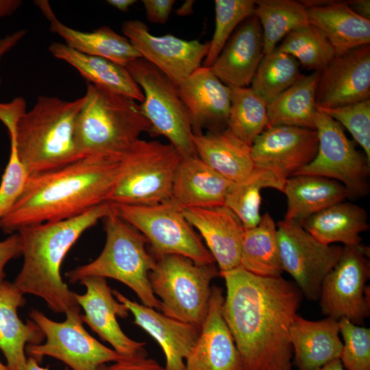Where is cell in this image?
Masks as SVG:
<instances>
[{
  "instance_id": "cell-1",
  "label": "cell",
  "mask_w": 370,
  "mask_h": 370,
  "mask_svg": "<svg viewBox=\"0 0 370 370\" xmlns=\"http://www.w3.org/2000/svg\"><path fill=\"white\" fill-rule=\"evenodd\" d=\"M220 275L226 286L223 314L243 370H293L290 328L302 298L299 288L241 266Z\"/></svg>"
},
{
  "instance_id": "cell-2",
  "label": "cell",
  "mask_w": 370,
  "mask_h": 370,
  "mask_svg": "<svg viewBox=\"0 0 370 370\" xmlns=\"http://www.w3.org/2000/svg\"><path fill=\"white\" fill-rule=\"evenodd\" d=\"M123 156H84L62 167L29 175L24 190L0 219L5 234L21 227L79 215L106 201L122 169Z\"/></svg>"
},
{
  "instance_id": "cell-3",
  "label": "cell",
  "mask_w": 370,
  "mask_h": 370,
  "mask_svg": "<svg viewBox=\"0 0 370 370\" xmlns=\"http://www.w3.org/2000/svg\"><path fill=\"white\" fill-rule=\"evenodd\" d=\"M114 211L104 201L76 217L21 227L23 263L14 284L23 293L42 298L56 313L82 319L75 292L62 280L60 267L71 247L88 229Z\"/></svg>"
},
{
  "instance_id": "cell-4",
  "label": "cell",
  "mask_w": 370,
  "mask_h": 370,
  "mask_svg": "<svg viewBox=\"0 0 370 370\" xmlns=\"http://www.w3.org/2000/svg\"><path fill=\"white\" fill-rule=\"evenodd\" d=\"M85 100V95L73 101L40 96L21 118L16 145L29 175L56 169L83 157L76 145L75 129Z\"/></svg>"
},
{
  "instance_id": "cell-5",
  "label": "cell",
  "mask_w": 370,
  "mask_h": 370,
  "mask_svg": "<svg viewBox=\"0 0 370 370\" xmlns=\"http://www.w3.org/2000/svg\"><path fill=\"white\" fill-rule=\"evenodd\" d=\"M85 102L75 123V138L84 157L124 156L151 125L132 98L87 83Z\"/></svg>"
},
{
  "instance_id": "cell-6",
  "label": "cell",
  "mask_w": 370,
  "mask_h": 370,
  "mask_svg": "<svg viewBox=\"0 0 370 370\" xmlns=\"http://www.w3.org/2000/svg\"><path fill=\"white\" fill-rule=\"evenodd\" d=\"M106 239L99 256L93 261L66 273L71 284L86 277L112 278L130 288L145 306L162 312V304L153 294L149 273L156 258L146 247L147 238L114 211L103 219Z\"/></svg>"
},
{
  "instance_id": "cell-7",
  "label": "cell",
  "mask_w": 370,
  "mask_h": 370,
  "mask_svg": "<svg viewBox=\"0 0 370 370\" xmlns=\"http://www.w3.org/2000/svg\"><path fill=\"white\" fill-rule=\"evenodd\" d=\"M219 275L215 263L198 264L182 256L168 254L156 258L149 279L163 314L201 330L209 308L210 283Z\"/></svg>"
},
{
  "instance_id": "cell-8",
  "label": "cell",
  "mask_w": 370,
  "mask_h": 370,
  "mask_svg": "<svg viewBox=\"0 0 370 370\" xmlns=\"http://www.w3.org/2000/svg\"><path fill=\"white\" fill-rule=\"evenodd\" d=\"M182 156L170 143L139 139L123 156L121 173L106 201L148 206L171 199Z\"/></svg>"
},
{
  "instance_id": "cell-9",
  "label": "cell",
  "mask_w": 370,
  "mask_h": 370,
  "mask_svg": "<svg viewBox=\"0 0 370 370\" xmlns=\"http://www.w3.org/2000/svg\"><path fill=\"white\" fill-rule=\"evenodd\" d=\"M125 68L143 92L140 108L151 125L149 134L166 138L182 157L197 155L191 124L176 85L143 58Z\"/></svg>"
},
{
  "instance_id": "cell-10",
  "label": "cell",
  "mask_w": 370,
  "mask_h": 370,
  "mask_svg": "<svg viewBox=\"0 0 370 370\" xmlns=\"http://www.w3.org/2000/svg\"><path fill=\"white\" fill-rule=\"evenodd\" d=\"M116 213L147 238L155 258L176 254L198 264L214 259L172 199L148 206L114 204Z\"/></svg>"
},
{
  "instance_id": "cell-11",
  "label": "cell",
  "mask_w": 370,
  "mask_h": 370,
  "mask_svg": "<svg viewBox=\"0 0 370 370\" xmlns=\"http://www.w3.org/2000/svg\"><path fill=\"white\" fill-rule=\"evenodd\" d=\"M369 248L362 243L343 247L321 284L319 299L324 315L336 321L345 318L358 325L369 317Z\"/></svg>"
},
{
  "instance_id": "cell-12",
  "label": "cell",
  "mask_w": 370,
  "mask_h": 370,
  "mask_svg": "<svg viewBox=\"0 0 370 370\" xmlns=\"http://www.w3.org/2000/svg\"><path fill=\"white\" fill-rule=\"evenodd\" d=\"M276 225L283 271L292 276L308 299H319L322 282L338 261L343 247L319 242L297 221L284 219Z\"/></svg>"
},
{
  "instance_id": "cell-13",
  "label": "cell",
  "mask_w": 370,
  "mask_h": 370,
  "mask_svg": "<svg viewBox=\"0 0 370 370\" xmlns=\"http://www.w3.org/2000/svg\"><path fill=\"white\" fill-rule=\"evenodd\" d=\"M29 317L46 338L45 343L28 344L25 347L28 356L38 362L47 356L64 362L73 370H99L101 366L121 358L115 350L92 337L84 329L82 319L66 318L57 322L34 308Z\"/></svg>"
},
{
  "instance_id": "cell-14",
  "label": "cell",
  "mask_w": 370,
  "mask_h": 370,
  "mask_svg": "<svg viewBox=\"0 0 370 370\" xmlns=\"http://www.w3.org/2000/svg\"><path fill=\"white\" fill-rule=\"evenodd\" d=\"M318 151L313 160L297 175L327 177L341 183L349 197H363L369 190V162L356 149L347 137L343 126L328 115L321 112L317 116Z\"/></svg>"
},
{
  "instance_id": "cell-15",
  "label": "cell",
  "mask_w": 370,
  "mask_h": 370,
  "mask_svg": "<svg viewBox=\"0 0 370 370\" xmlns=\"http://www.w3.org/2000/svg\"><path fill=\"white\" fill-rule=\"evenodd\" d=\"M122 32L141 58L164 73L175 85L201 66L210 41L186 40L171 34L156 36L140 20H128Z\"/></svg>"
},
{
  "instance_id": "cell-16",
  "label": "cell",
  "mask_w": 370,
  "mask_h": 370,
  "mask_svg": "<svg viewBox=\"0 0 370 370\" xmlns=\"http://www.w3.org/2000/svg\"><path fill=\"white\" fill-rule=\"evenodd\" d=\"M318 146L316 129L269 126L254 141L251 158L255 166L269 169L286 180L313 160Z\"/></svg>"
},
{
  "instance_id": "cell-17",
  "label": "cell",
  "mask_w": 370,
  "mask_h": 370,
  "mask_svg": "<svg viewBox=\"0 0 370 370\" xmlns=\"http://www.w3.org/2000/svg\"><path fill=\"white\" fill-rule=\"evenodd\" d=\"M369 98V44L336 56L319 73L316 91L317 106L342 107Z\"/></svg>"
},
{
  "instance_id": "cell-18",
  "label": "cell",
  "mask_w": 370,
  "mask_h": 370,
  "mask_svg": "<svg viewBox=\"0 0 370 370\" xmlns=\"http://www.w3.org/2000/svg\"><path fill=\"white\" fill-rule=\"evenodd\" d=\"M79 283L86 288L83 295L75 294L76 301L84 311L82 314L83 323L109 343L121 356H132L145 351V342L132 340L121 330L116 317L126 318L130 311L114 298L106 278L86 277Z\"/></svg>"
},
{
  "instance_id": "cell-19",
  "label": "cell",
  "mask_w": 370,
  "mask_h": 370,
  "mask_svg": "<svg viewBox=\"0 0 370 370\" xmlns=\"http://www.w3.org/2000/svg\"><path fill=\"white\" fill-rule=\"evenodd\" d=\"M189 117L193 134L227 128L231 89L210 68L201 66L176 84Z\"/></svg>"
},
{
  "instance_id": "cell-20",
  "label": "cell",
  "mask_w": 370,
  "mask_h": 370,
  "mask_svg": "<svg viewBox=\"0 0 370 370\" xmlns=\"http://www.w3.org/2000/svg\"><path fill=\"white\" fill-rule=\"evenodd\" d=\"M221 288L213 286L199 338L185 360V370H243L239 354L225 321Z\"/></svg>"
},
{
  "instance_id": "cell-21",
  "label": "cell",
  "mask_w": 370,
  "mask_h": 370,
  "mask_svg": "<svg viewBox=\"0 0 370 370\" xmlns=\"http://www.w3.org/2000/svg\"><path fill=\"white\" fill-rule=\"evenodd\" d=\"M183 213L205 241L220 275L241 266L245 227L228 208H189L183 209Z\"/></svg>"
},
{
  "instance_id": "cell-22",
  "label": "cell",
  "mask_w": 370,
  "mask_h": 370,
  "mask_svg": "<svg viewBox=\"0 0 370 370\" xmlns=\"http://www.w3.org/2000/svg\"><path fill=\"white\" fill-rule=\"evenodd\" d=\"M112 294L133 314L134 323L160 345L166 358L165 370H185V360L195 345L200 330L190 323L132 301L116 290H112Z\"/></svg>"
},
{
  "instance_id": "cell-23",
  "label": "cell",
  "mask_w": 370,
  "mask_h": 370,
  "mask_svg": "<svg viewBox=\"0 0 370 370\" xmlns=\"http://www.w3.org/2000/svg\"><path fill=\"white\" fill-rule=\"evenodd\" d=\"M264 56L262 28L254 14L236 28L210 69L230 88L249 87Z\"/></svg>"
},
{
  "instance_id": "cell-24",
  "label": "cell",
  "mask_w": 370,
  "mask_h": 370,
  "mask_svg": "<svg viewBox=\"0 0 370 370\" xmlns=\"http://www.w3.org/2000/svg\"><path fill=\"white\" fill-rule=\"evenodd\" d=\"M233 183L197 155L182 157L174 176L171 199L182 209L225 206Z\"/></svg>"
},
{
  "instance_id": "cell-25",
  "label": "cell",
  "mask_w": 370,
  "mask_h": 370,
  "mask_svg": "<svg viewBox=\"0 0 370 370\" xmlns=\"http://www.w3.org/2000/svg\"><path fill=\"white\" fill-rule=\"evenodd\" d=\"M24 294L10 282H0V349L9 370H24L28 344L42 343L45 335L32 320L24 323L17 310L25 305Z\"/></svg>"
},
{
  "instance_id": "cell-26",
  "label": "cell",
  "mask_w": 370,
  "mask_h": 370,
  "mask_svg": "<svg viewBox=\"0 0 370 370\" xmlns=\"http://www.w3.org/2000/svg\"><path fill=\"white\" fill-rule=\"evenodd\" d=\"M35 4L49 23L51 32L59 35L65 45L87 55L106 58L125 66L141 58L129 40L108 26H101L92 32H82L62 23L55 15L48 1H36Z\"/></svg>"
},
{
  "instance_id": "cell-27",
  "label": "cell",
  "mask_w": 370,
  "mask_h": 370,
  "mask_svg": "<svg viewBox=\"0 0 370 370\" xmlns=\"http://www.w3.org/2000/svg\"><path fill=\"white\" fill-rule=\"evenodd\" d=\"M338 321L327 317L309 321L297 314L290 328L294 364L297 370H317L340 359L343 343Z\"/></svg>"
},
{
  "instance_id": "cell-28",
  "label": "cell",
  "mask_w": 370,
  "mask_h": 370,
  "mask_svg": "<svg viewBox=\"0 0 370 370\" xmlns=\"http://www.w3.org/2000/svg\"><path fill=\"white\" fill-rule=\"evenodd\" d=\"M193 142L197 156L232 182L246 178L255 166L251 147L227 128L193 134Z\"/></svg>"
},
{
  "instance_id": "cell-29",
  "label": "cell",
  "mask_w": 370,
  "mask_h": 370,
  "mask_svg": "<svg viewBox=\"0 0 370 370\" xmlns=\"http://www.w3.org/2000/svg\"><path fill=\"white\" fill-rule=\"evenodd\" d=\"M306 8L310 24L324 34L336 56L370 43V20L357 14L347 1Z\"/></svg>"
},
{
  "instance_id": "cell-30",
  "label": "cell",
  "mask_w": 370,
  "mask_h": 370,
  "mask_svg": "<svg viewBox=\"0 0 370 370\" xmlns=\"http://www.w3.org/2000/svg\"><path fill=\"white\" fill-rule=\"evenodd\" d=\"M50 53L73 66L88 83L134 99L140 103L144 95L125 66L106 58L78 52L65 44L53 42Z\"/></svg>"
},
{
  "instance_id": "cell-31",
  "label": "cell",
  "mask_w": 370,
  "mask_h": 370,
  "mask_svg": "<svg viewBox=\"0 0 370 370\" xmlns=\"http://www.w3.org/2000/svg\"><path fill=\"white\" fill-rule=\"evenodd\" d=\"M282 193L286 196L288 206L284 219L300 223L349 197L347 188L339 182L310 175L286 179Z\"/></svg>"
},
{
  "instance_id": "cell-32",
  "label": "cell",
  "mask_w": 370,
  "mask_h": 370,
  "mask_svg": "<svg viewBox=\"0 0 370 370\" xmlns=\"http://www.w3.org/2000/svg\"><path fill=\"white\" fill-rule=\"evenodd\" d=\"M304 228L325 245L361 243V232L369 230L366 210L352 203L341 201L311 215L301 222Z\"/></svg>"
},
{
  "instance_id": "cell-33",
  "label": "cell",
  "mask_w": 370,
  "mask_h": 370,
  "mask_svg": "<svg viewBox=\"0 0 370 370\" xmlns=\"http://www.w3.org/2000/svg\"><path fill=\"white\" fill-rule=\"evenodd\" d=\"M319 73L303 75L267 104L268 127L288 125L315 129L319 113L316 91Z\"/></svg>"
},
{
  "instance_id": "cell-34",
  "label": "cell",
  "mask_w": 370,
  "mask_h": 370,
  "mask_svg": "<svg viewBox=\"0 0 370 370\" xmlns=\"http://www.w3.org/2000/svg\"><path fill=\"white\" fill-rule=\"evenodd\" d=\"M241 267L260 277H280L281 264L277 225L269 212L261 216L255 227L245 229L243 238Z\"/></svg>"
},
{
  "instance_id": "cell-35",
  "label": "cell",
  "mask_w": 370,
  "mask_h": 370,
  "mask_svg": "<svg viewBox=\"0 0 370 370\" xmlns=\"http://www.w3.org/2000/svg\"><path fill=\"white\" fill-rule=\"evenodd\" d=\"M285 181L273 171L255 166L246 178L232 184L225 206L240 219L245 229L255 227L261 219L260 191L271 188L283 192Z\"/></svg>"
},
{
  "instance_id": "cell-36",
  "label": "cell",
  "mask_w": 370,
  "mask_h": 370,
  "mask_svg": "<svg viewBox=\"0 0 370 370\" xmlns=\"http://www.w3.org/2000/svg\"><path fill=\"white\" fill-rule=\"evenodd\" d=\"M254 15L261 25L264 54L271 52L292 31L310 24L306 7L293 0L255 1Z\"/></svg>"
},
{
  "instance_id": "cell-37",
  "label": "cell",
  "mask_w": 370,
  "mask_h": 370,
  "mask_svg": "<svg viewBox=\"0 0 370 370\" xmlns=\"http://www.w3.org/2000/svg\"><path fill=\"white\" fill-rule=\"evenodd\" d=\"M230 89L227 128L251 147L255 139L268 127L267 103L250 87Z\"/></svg>"
},
{
  "instance_id": "cell-38",
  "label": "cell",
  "mask_w": 370,
  "mask_h": 370,
  "mask_svg": "<svg viewBox=\"0 0 370 370\" xmlns=\"http://www.w3.org/2000/svg\"><path fill=\"white\" fill-rule=\"evenodd\" d=\"M301 76L298 61L276 47L262 58L250 88L268 104Z\"/></svg>"
},
{
  "instance_id": "cell-39",
  "label": "cell",
  "mask_w": 370,
  "mask_h": 370,
  "mask_svg": "<svg viewBox=\"0 0 370 370\" xmlns=\"http://www.w3.org/2000/svg\"><path fill=\"white\" fill-rule=\"evenodd\" d=\"M277 48L295 58L306 69L317 73L336 56L324 34L311 24L290 32Z\"/></svg>"
},
{
  "instance_id": "cell-40",
  "label": "cell",
  "mask_w": 370,
  "mask_h": 370,
  "mask_svg": "<svg viewBox=\"0 0 370 370\" xmlns=\"http://www.w3.org/2000/svg\"><path fill=\"white\" fill-rule=\"evenodd\" d=\"M255 1L215 0V29L201 66L210 68L225 43L245 19L254 14Z\"/></svg>"
},
{
  "instance_id": "cell-41",
  "label": "cell",
  "mask_w": 370,
  "mask_h": 370,
  "mask_svg": "<svg viewBox=\"0 0 370 370\" xmlns=\"http://www.w3.org/2000/svg\"><path fill=\"white\" fill-rule=\"evenodd\" d=\"M343 343L340 360L345 370H370V329L345 318L338 320Z\"/></svg>"
},
{
  "instance_id": "cell-42",
  "label": "cell",
  "mask_w": 370,
  "mask_h": 370,
  "mask_svg": "<svg viewBox=\"0 0 370 370\" xmlns=\"http://www.w3.org/2000/svg\"><path fill=\"white\" fill-rule=\"evenodd\" d=\"M317 109L347 129L370 163V99L337 108L317 106Z\"/></svg>"
},
{
  "instance_id": "cell-43",
  "label": "cell",
  "mask_w": 370,
  "mask_h": 370,
  "mask_svg": "<svg viewBox=\"0 0 370 370\" xmlns=\"http://www.w3.org/2000/svg\"><path fill=\"white\" fill-rule=\"evenodd\" d=\"M10 153L0 184V219L12 208L23 193L29 173L21 162L16 145V131L8 132Z\"/></svg>"
},
{
  "instance_id": "cell-44",
  "label": "cell",
  "mask_w": 370,
  "mask_h": 370,
  "mask_svg": "<svg viewBox=\"0 0 370 370\" xmlns=\"http://www.w3.org/2000/svg\"><path fill=\"white\" fill-rule=\"evenodd\" d=\"M99 370H165L156 360L149 358L146 351L132 356H121L111 365H103Z\"/></svg>"
},
{
  "instance_id": "cell-45",
  "label": "cell",
  "mask_w": 370,
  "mask_h": 370,
  "mask_svg": "<svg viewBox=\"0 0 370 370\" xmlns=\"http://www.w3.org/2000/svg\"><path fill=\"white\" fill-rule=\"evenodd\" d=\"M26 112V101L21 97H17L10 102H0V121L8 131L16 128L19 120Z\"/></svg>"
},
{
  "instance_id": "cell-46",
  "label": "cell",
  "mask_w": 370,
  "mask_h": 370,
  "mask_svg": "<svg viewBox=\"0 0 370 370\" xmlns=\"http://www.w3.org/2000/svg\"><path fill=\"white\" fill-rule=\"evenodd\" d=\"M146 16L151 23L165 24L169 18L174 0H143Z\"/></svg>"
},
{
  "instance_id": "cell-47",
  "label": "cell",
  "mask_w": 370,
  "mask_h": 370,
  "mask_svg": "<svg viewBox=\"0 0 370 370\" xmlns=\"http://www.w3.org/2000/svg\"><path fill=\"white\" fill-rule=\"evenodd\" d=\"M22 255V242L18 233L0 241V282L4 280V267L12 259Z\"/></svg>"
},
{
  "instance_id": "cell-48",
  "label": "cell",
  "mask_w": 370,
  "mask_h": 370,
  "mask_svg": "<svg viewBox=\"0 0 370 370\" xmlns=\"http://www.w3.org/2000/svg\"><path fill=\"white\" fill-rule=\"evenodd\" d=\"M26 29H20L0 38V61L1 58L14 48L26 35ZM1 79L0 76V84Z\"/></svg>"
},
{
  "instance_id": "cell-49",
  "label": "cell",
  "mask_w": 370,
  "mask_h": 370,
  "mask_svg": "<svg viewBox=\"0 0 370 370\" xmlns=\"http://www.w3.org/2000/svg\"><path fill=\"white\" fill-rule=\"evenodd\" d=\"M349 6L359 16L370 20L369 0H351L347 1Z\"/></svg>"
},
{
  "instance_id": "cell-50",
  "label": "cell",
  "mask_w": 370,
  "mask_h": 370,
  "mask_svg": "<svg viewBox=\"0 0 370 370\" xmlns=\"http://www.w3.org/2000/svg\"><path fill=\"white\" fill-rule=\"evenodd\" d=\"M21 3L20 0H0V18L14 13Z\"/></svg>"
},
{
  "instance_id": "cell-51",
  "label": "cell",
  "mask_w": 370,
  "mask_h": 370,
  "mask_svg": "<svg viewBox=\"0 0 370 370\" xmlns=\"http://www.w3.org/2000/svg\"><path fill=\"white\" fill-rule=\"evenodd\" d=\"M136 2L135 0H108L107 3L117 10L125 12Z\"/></svg>"
},
{
  "instance_id": "cell-52",
  "label": "cell",
  "mask_w": 370,
  "mask_h": 370,
  "mask_svg": "<svg viewBox=\"0 0 370 370\" xmlns=\"http://www.w3.org/2000/svg\"><path fill=\"white\" fill-rule=\"evenodd\" d=\"M24 370H49V367H42L38 365V362L31 356H28ZM64 370H69L66 367Z\"/></svg>"
},
{
  "instance_id": "cell-53",
  "label": "cell",
  "mask_w": 370,
  "mask_h": 370,
  "mask_svg": "<svg viewBox=\"0 0 370 370\" xmlns=\"http://www.w3.org/2000/svg\"><path fill=\"white\" fill-rule=\"evenodd\" d=\"M193 1H186L176 11L179 16L190 15L193 12Z\"/></svg>"
},
{
  "instance_id": "cell-54",
  "label": "cell",
  "mask_w": 370,
  "mask_h": 370,
  "mask_svg": "<svg viewBox=\"0 0 370 370\" xmlns=\"http://www.w3.org/2000/svg\"><path fill=\"white\" fill-rule=\"evenodd\" d=\"M317 370H345L340 359H335Z\"/></svg>"
},
{
  "instance_id": "cell-55",
  "label": "cell",
  "mask_w": 370,
  "mask_h": 370,
  "mask_svg": "<svg viewBox=\"0 0 370 370\" xmlns=\"http://www.w3.org/2000/svg\"><path fill=\"white\" fill-rule=\"evenodd\" d=\"M0 370H9L7 365H4L1 361H0Z\"/></svg>"
}]
</instances>
